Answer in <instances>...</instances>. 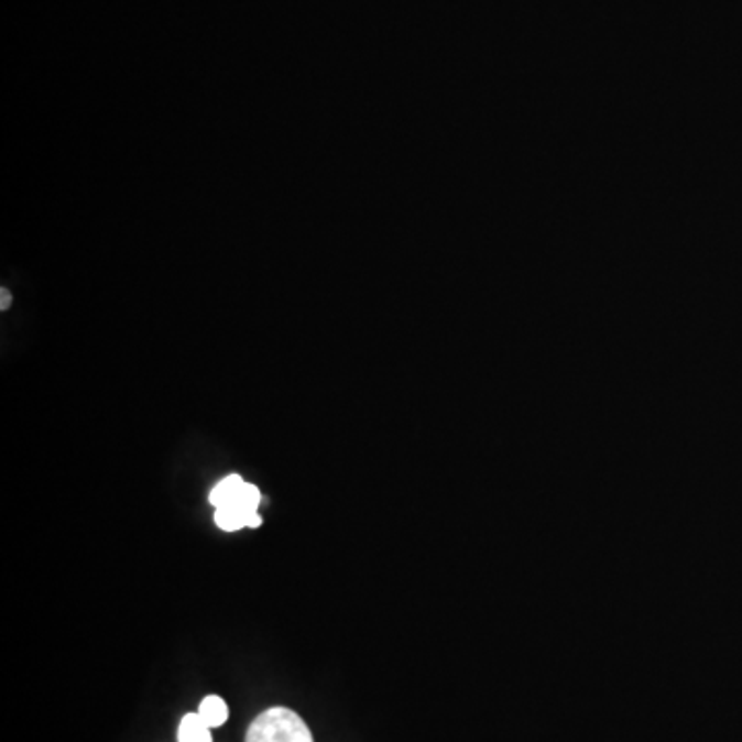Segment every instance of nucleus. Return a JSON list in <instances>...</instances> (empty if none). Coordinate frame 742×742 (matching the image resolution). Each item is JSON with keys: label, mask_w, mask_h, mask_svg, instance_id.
<instances>
[{"label": "nucleus", "mask_w": 742, "mask_h": 742, "mask_svg": "<svg viewBox=\"0 0 742 742\" xmlns=\"http://www.w3.org/2000/svg\"><path fill=\"white\" fill-rule=\"evenodd\" d=\"M245 742H314V736L295 711L271 708L250 724Z\"/></svg>", "instance_id": "nucleus-1"}, {"label": "nucleus", "mask_w": 742, "mask_h": 742, "mask_svg": "<svg viewBox=\"0 0 742 742\" xmlns=\"http://www.w3.org/2000/svg\"><path fill=\"white\" fill-rule=\"evenodd\" d=\"M243 483H245V481H243L240 474H229L223 481H219V483L215 484L212 491H210L209 498L210 503L215 505V510H217V508H223V505L236 503V501H238V495H240V491H242Z\"/></svg>", "instance_id": "nucleus-2"}, {"label": "nucleus", "mask_w": 742, "mask_h": 742, "mask_svg": "<svg viewBox=\"0 0 742 742\" xmlns=\"http://www.w3.org/2000/svg\"><path fill=\"white\" fill-rule=\"evenodd\" d=\"M210 727L196 713H186L179 722L178 742H210Z\"/></svg>", "instance_id": "nucleus-3"}, {"label": "nucleus", "mask_w": 742, "mask_h": 742, "mask_svg": "<svg viewBox=\"0 0 742 742\" xmlns=\"http://www.w3.org/2000/svg\"><path fill=\"white\" fill-rule=\"evenodd\" d=\"M198 716L209 724L210 728L223 727L229 718V708L226 701L219 695H209L203 699Z\"/></svg>", "instance_id": "nucleus-4"}, {"label": "nucleus", "mask_w": 742, "mask_h": 742, "mask_svg": "<svg viewBox=\"0 0 742 742\" xmlns=\"http://www.w3.org/2000/svg\"><path fill=\"white\" fill-rule=\"evenodd\" d=\"M260 491L257 484L243 483L242 491L238 495V501L231 505H240L245 512H259Z\"/></svg>", "instance_id": "nucleus-5"}]
</instances>
